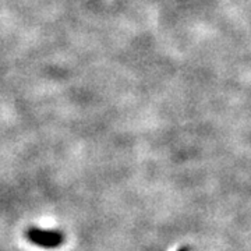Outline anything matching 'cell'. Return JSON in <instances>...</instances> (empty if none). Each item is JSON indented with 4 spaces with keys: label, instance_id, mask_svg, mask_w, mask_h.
I'll return each mask as SVG.
<instances>
[{
    "label": "cell",
    "instance_id": "obj_2",
    "mask_svg": "<svg viewBox=\"0 0 251 251\" xmlns=\"http://www.w3.org/2000/svg\"><path fill=\"white\" fill-rule=\"evenodd\" d=\"M179 251H188V250H187V249H186V247H184V249H180Z\"/></svg>",
    "mask_w": 251,
    "mask_h": 251
},
{
    "label": "cell",
    "instance_id": "obj_1",
    "mask_svg": "<svg viewBox=\"0 0 251 251\" xmlns=\"http://www.w3.org/2000/svg\"><path fill=\"white\" fill-rule=\"evenodd\" d=\"M27 237L29 242L44 249H56L64 242V236L62 232L45 230V229H38V227L28 229Z\"/></svg>",
    "mask_w": 251,
    "mask_h": 251
}]
</instances>
